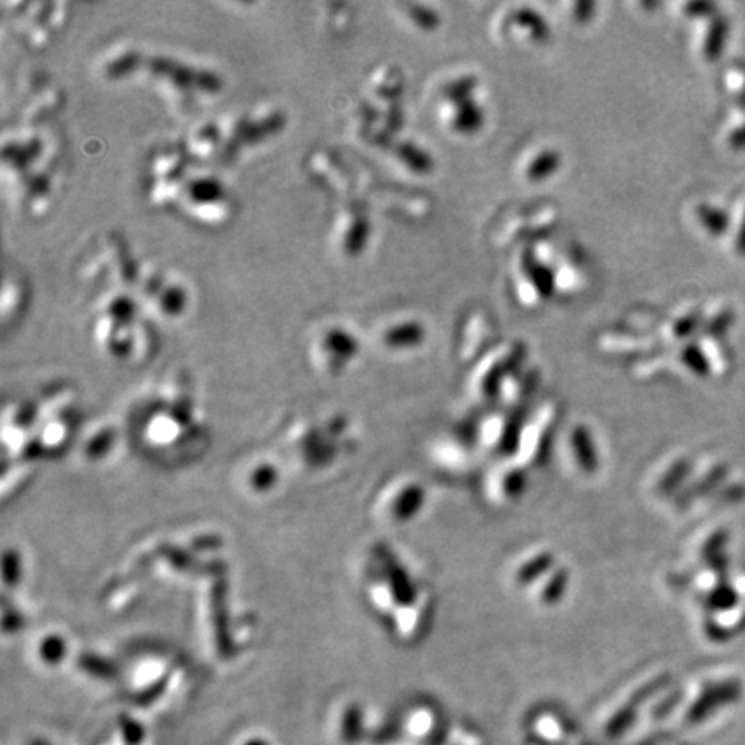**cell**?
<instances>
[{
  "label": "cell",
  "mask_w": 745,
  "mask_h": 745,
  "mask_svg": "<svg viewBox=\"0 0 745 745\" xmlns=\"http://www.w3.org/2000/svg\"><path fill=\"white\" fill-rule=\"evenodd\" d=\"M728 35V23L725 20H717L709 29L708 40H706V55L715 61L721 54L725 47V40Z\"/></svg>",
  "instance_id": "obj_1"
},
{
  "label": "cell",
  "mask_w": 745,
  "mask_h": 745,
  "mask_svg": "<svg viewBox=\"0 0 745 745\" xmlns=\"http://www.w3.org/2000/svg\"><path fill=\"white\" fill-rule=\"evenodd\" d=\"M699 216L711 233L719 235L728 228V216L719 209H713L709 206H700Z\"/></svg>",
  "instance_id": "obj_2"
},
{
  "label": "cell",
  "mask_w": 745,
  "mask_h": 745,
  "mask_svg": "<svg viewBox=\"0 0 745 745\" xmlns=\"http://www.w3.org/2000/svg\"><path fill=\"white\" fill-rule=\"evenodd\" d=\"M733 318H735V314L733 312H730V311H725L723 314H719L717 320L709 325V330L713 331L715 335L717 333H721V331L726 330L730 325H733Z\"/></svg>",
  "instance_id": "obj_3"
},
{
  "label": "cell",
  "mask_w": 745,
  "mask_h": 745,
  "mask_svg": "<svg viewBox=\"0 0 745 745\" xmlns=\"http://www.w3.org/2000/svg\"><path fill=\"white\" fill-rule=\"evenodd\" d=\"M730 145L733 147V149H744L745 147V125L744 126H741L739 130H735L733 134H732V137H730Z\"/></svg>",
  "instance_id": "obj_4"
},
{
  "label": "cell",
  "mask_w": 745,
  "mask_h": 745,
  "mask_svg": "<svg viewBox=\"0 0 745 745\" xmlns=\"http://www.w3.org/2000/svg\"><path fill=\"white\" fill-rule=\"evenodd\" d=\"M737 252L741 255H745V218L742 226H741V231H739V237H737Z\"/></svg>",
  "instance_id": "obj_5"
},
{
  "label": "cell",
  "mask_w": 745,
  "mask_h": 745,
  "mask_svg": "<svg viewBox=\"0 0 745 745\" xmlns=\"http://www.w3.org/2000/svg\"><path fill=\"white\" fill-rule=\"evenodd\" d=\"M247 745H266L264 742H259V741H254V742H248Z\"/></svg>",
  "instance_id": "obj_6"
},
{
  "label": "cell",
  "mask_w": 745,
  "mask_h": 745,
  "mask_svg": "<svg viewBox=\"0 0 745 745\" xmlns=\"http://www.w3.org/2000/svg\"><path fill=\"white\" fill-rule=\"evenodd\" d=\"M31 745H47V744H42V742H35V744H31Z\"/></svg>",
  "instance_id": "obj_7"
}]
</instances>
